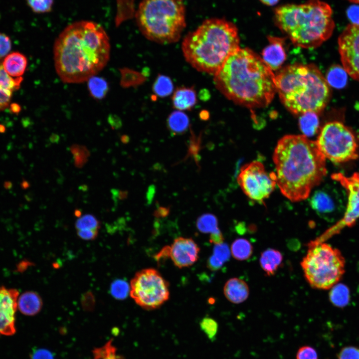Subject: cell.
Returning a JSON list of instances; mask_svg holds the SVG:
<instances>
[{
    "label": "cell",
    "instance_id": "42",
    "mask_svg": "<svg viewBox=\"0 0 359 359\" xmlns=\"http://www.w3.org/2000/svg\"><path fill=\"white\" fill-rule=\"evenodd\" d=\"M11 48V42L9 36L0 32V58L7 56Z\"/></svg>",
    "mask_w": 359,
    "mask_h": 359
},
{
    "label": "cell",
    "instance_id": "44",
    "mask_svg": "<svg viewBox=\"0 0 359 359\" xmlns=\"http://www.w3.org/2000/svg\"><path fill=\"white\" fill-rule=\"evenodd\" d=\"M347 14L351 23L359 24V6L353 5L347 10Z\"/></svg>",
    "mask_w": 359,
    "mask_h": 359
},
{
    "label": "cell",
    "instance_id": "29",
    "mask_svg": "<svg viewBox=\"0 0 359 359\" xmlns=\"http://www.w3.org/2000/svg\"><path fill=\"white\" fill-rule=\"evenodd\" d=\"M331 289L329 297L331 302L339 307L347 305L350 300L348 288L343 284H336Z\"/></svg>",
    "mask_w": 359,
    "mask_h": 359
},
{
    "label": "cell",
    "instance_id": "19",
    "mask_svg": "<svg viewBox=\"0 0 359 359\" xmlns=\"http://www.w3.org/2000/svg\"><path fill=\"white\" fill-rule=\"evenodd\" d=\"M223 293L226 299L230 302L239 304L247 299L249 289L244 280L238 278H232L225 284Z\"/></svg>",
    "mask_w": 359,
    "mask_h": 359
},
{
    "label": "cell",
    "instance_id": "1",
    "mask_svg": "<svg viewBox=\"0 0 359 359\" xmlns=\"http://www.w3.org/2000/svg\"><path fill=\"white\" fill-rule=\"evenodd\" d=\"M109 37L98 23L78 21L67 26L53 45L56 72L68 84L86 82L107 65L110 56Z\"/></svg>",
    "mask_w": 359,
    "mask_h": 359
},
{
    "label": "cell",
    "instance_id": "2",
    "mask_svg": "<svg viewBox=\"0 0 359 359\" xmlns=\"http://www.w3.org/2000/svg\"><path fill=\"white\" fill-rule=\"evenodd\" d=\"M326 159L316 141L303 135L281 138L273 160L277 185L281 193L293 202L308 198L326 176Z\"/></svg>",
    "mask_w": 359,
    "mask_h": 359
},
{
    "label": "cell",
    "instance_id": "30",
    "mask_svg": "<svg viewBox=\"0 0 359 359\" xmlns=\"http://www.w3.org/2000/svg\"><path fill=\"white\" fill-rule=\"evenodd\" d=\"M174 85L171 79L164 75H159L153 86V91L155 95L160 97L170 95L173 91Z\"/></svg>",
    "mask_w": 359,
    "mask_h": 359
},
{
    "label": "cell",
    "instance_id": "18",
    "mask_svg": "<svg viewBox=\"0 0 359 359\" xmlns=\"http://www.w3.org/2000/svg\"><path fill=\"white\" fill-rule=\"evenodd\" d=\"M22 78H13L4 70L0 62V110L6 108L13 92L19 87Z\"/></svg>",
    "mask_w": 359,
    "mask_h": 359
},
{
    "label": "cell",
    "instance_id": "51",
    "mask_svg": "<svg viewBox=\"0 0 359 359\" xmlns=\"http://www.w3.org/2000/svg\"><path fill=\"white\" fill-rule=\"evenodd\" d=\"M263 3L267 5H273L276 4L279 0H260Z\"/></svg>",
    "mask_w": 359,
    "mask_h": 359
},
{
    "label": "cell",
    "instance_id": "32",
    "mask_svg": "<svg viewBox=\"0 0 359 359\" xmlns=\"http://www.w3.org/2000/svg\"><path fill=\"white\" fill-rule=\"evenodd\" d=\"M75 227L77 230L83 229L98 230L100 221L93 215L86 214L81 216L76 221Z\"/></svg>",
    "mask_w": 359,
    "mask_h": 359
},
{
    "label": "cell",
    "instance_id": "21",
    "mask_svg": "<svg viewBox=\"0 0 359 359\" xmlns=\"http://www.w3.org/2000/svg\"><path fill=\"white\" fill-rule=\"evenodd\" d=\"M196 92L192 87L177 88L172 97L173 106L180 111L189 110L196 103Z\"/></svg>",
    "mask_w": 359,
    "mask_h": 359
},
{
    "label": "cell",
    "instance_id": "53",
    "mask_svg": "<svg viewBox=\"0 0 359 359\" xmlns=\"http://www.w3.org/2000/svg\"><path fill=\"white\" fill-rule=\"evenodd\" d=\"M129 140L130 139H129L128 136H125V135H124V136L123 135V136H122V137L121 138V141L124 144H126V143H128L129 141Z\"/></svg>",
    "mask_w": 359,
    "mask_h": 359
},
{
    "label": "cell",
    "instance_id": "12",
    "mask_svg": "<svg viewBox=\"0 0 359 359\" xmlns=\"http://www.w3.org/2000/svg\"><path fill=\"white\" fill-rule=\"evenodd\" d=\"M338 43L343 67L349 76L359 81V24H348Z\"/></svg>",
    "mask_w": 359,
    "mask_h": 359
},
{
    "label": "cell",
    "instance_id": "10",
    "mask_svg": "<svg viewBox=\"0 0 359 359\" xmlns=\"http://www.w3.org/2000/svg\"><path fill=\"white\" fill-rule=\"evenodd\" d=\"M130 287L131 297L146 310L159 308L170 297L168 282L154 268L137 272L131 281Z\"/></svg>",
    "mask_w": 359,
    "mask_h": 359
},
{
    "label": "cell",
    "instance_id": "40",
    "mask_svg": "<svg viewBox=\"0 0 359 359\" xmlns=\"http://www.w3.org/2000/svg\"><path fill=\"white\" fill-rule=\"evenodd\" d=\"M338 359H359V348L355 346H346L341 349L337 355Z\"/></svg>",
    "mask_w": 359,
    "mask_h": 359
},
{
    "label": "cell",
    "instance_id": "27",
    "mask_svg": "<svg viewBox=\"0 0 359 359\" xmlns=\"http://www.w3.org/2000/svg\"><path fill=\"white\" fill-rule=\"evenodd\" d=\"M87 87L90 95L95 99L101 100L107 94L109 85L103 77L94 75L87 81Z\"/></svg>",
    "mask_w": 359,
    "mask_h": 359
},
{
    "label": "cell",
    "instance_id": "20",
    "mask_svg": "<svg viewBox=\"0 0 359 359\" xmlns=\"http://www.w3.org/2000/svg\"><path fill=\"white\" fill-rule=\"evenodd\" d=\"M42 307V299L35 292L26 291L18 298L17 308L24 315H35L40 311Z\"/></svg>",
    "mask_w": 359,
    "mask_h": 359
},
{
    "label": "cell",
    "instance_id": "41",
    "mask_svg": "<svg viewBox=\"0 0 359 359\" xmlns=\"http://www.w3.org/2000/svg\"><path fill=\"white\" fill-rule=\"evenodd\" d=\"M296 359H318V354L314 348L309 346L300 348L296 354Z\"/></svg>",
    "mask_w": 359,
    "mask_h": 359
},
{
    "label": "cell",
    "instance_id": "5",
    "mask_svg": "<svg viewBox=\"0 0 359 359\" xmlns=\"http://www.w3.org/2000/svg\"><path fill=\"white\" fill-rule=\"evenodd\" d=\"M275 85L282 103L295 115L307 112L320 113L331 96L325 77L312 64L286 66L275 75Z\"/></svg>",
    "mask_w": 359,
    "mask_h": 359
},
{
    "label": "cell",
    "instance_id": "25",
    "mask_svg": "<svg viewBox=\"0 0 359 359\" xmlns=\"http://www.w3.org/2000/svg\"><path fill=\"white\" fill-rule=\"evenodd\" d=\"M299 124L303 135L307 137L314 136L318 132L319 127L318 114L307 112L300 115Z\"/></svg>",
    "mask_w": 359,
    "mask_h": 359
},
{
    "label": "cell",
    "instance_id": "34",
    "mask_svg": "<svg viewBox=\"0 0 359 359\" xmlns=\"http://www.w3.org/2000/svg\"><path fill=\"white\" fill-rule=\"evenodd\" d=\"M130 287L127 282L123 280H117L111 286L112 295L117 299H125L130 292Z\"/></svg>",
    "mask_w": 359,
    "mask_h": 359
},
{
    "label": "cell",
    "instance_id": "37",
    "mask_svg": "<svg viewBox=\"0 0 359 359\" xmlns=\"http://www.w3.org/2000/svg\"><path fill=\"white\" fill-rule=\"evenodd\" d=\"M94 356L96 359H122L116 355L115 348L110 342L102 348L96 349L94 352Z\"/></svg>",
    "mask_w": 359,
    "mask_h": 359
},
{
    "label": "cell",
    "instance_id": "54",
    "mask_svg": "<svg viewBox=\"0 0 359 359\" xmlns=\"http://www.w3.org/2000/svg\"><path fill=\"white\" fill-rule=\"evenodd\" d=\"M75 214L79 217L81 216V212L79 210H76L75 211Z\"/></svg>",
    "mask_w": 359,
    "mask_h": 359
},
{
    "label": "cell",
    "instance_id": "26",
    "mask_svg": "<svg viewBox=\"0 0 359 359\" xmlns=\"http://www.w3.org/2000/svg\"><path fill=\"white\" fill-rule=\"evenodd\" d=\"M348 74L343 66H332L327 71L326 79L329 85L334 88H344L347 83Z\"/></svg>",
    "mask_w": 359,
    "mask_h": 359
},
{
    "label": "cell",
    "instance_id": "47",
    "mask_svg": "<svg viewBox=\"0 0 359 359\" xmlns=\"http://www.w3.org/2000/svg\"><path fill=\"white\" fill-rule=\"evenodd\" d=\"M170 212L169 207L160 206L157 207L153 214L157 218H163L167 216Z\"/></svg>",
    "mask_w": 359,
    "mask_h": 359
},
{
    "label": "cell",
    "instance_id": "28",
    "mask_svg": "<svg viewBox=\"0 0 359 359\" xmlns=\"http://www.w3.org/2000/svg\"><path fill=\"white\" fill-rule=\"evenodd\" d=\"M253 247L250 242L244 238L235 240L231 246L232 256L238 260H245L252 255Z\"/></svg>",
    "mask_w": 359,
    "mask_h": 359
},
{
    "label": "cell",
    "instance_id": "46",
    "mask_svg": "<svg viewBox=\"0 0 359 359\" xmlns=\"http://www.w3.org/2000/svg\"><path fill=\"white\" fill-rule=\"evenodd\" d=\"M223 264L217 260L212 255L210 256L207 262V266L210 270L216 271L223 266Z\"/></svg>",
    "mask_w": 359,
    "mask_h": 359
},
{
    "label": "cell",
    "instance_id": "16",
    "mask_svg": "<svg viewBox=\"0 0 359 359\" xmlns=\"http://www.w3.org/2000/svg\"><path fill=\"white\" fill-rule=\"evenodd\" d=\"M333 193L326 188L316 190L310 200L311 207L320 215L327 217L338 213L339 202Z\"/></svg>",
    "mask_w": 359,
    "mask_h": 359
},
{
    "label": "cell",
    "instance_id": "6",
    "mask_svg": "<svg viewBox=\"0 0 359 359\" xmlns=\"http://www.w3.org/2000/svg\"><path fill=\"white\" fill-rule=\"evenodd\" d=\"M331 6L320 0L276 8L275 24L296 46L315 48L332 35L335 26Z\"/></svg>",
    "mask_w": 359,
    "mask_h": 359
},
{
    "label": "cell",
    "instance_id": "31",
    "mask_svg": "<svg viewBox=\"0 0 359 359\" xmlns=\"http://www.w3.org/2000/svg\"><path fill=\"white\" fill-rule=\"evenodd\" d=\"M196 226L199 231L204 233H213L219 230L217 217L211 213H204L197 219Z\"/></svg>",
    "mask_w": 359,
    "mask_h": 359
},
{
    "label": "cell",
    "instance_id": "50",
    "mask_svg": "<svg viewBox=\"0 0 359 359\" xmlns=\"http://www.w3.org/2000/svg\"><path fill=\"white\" fill-rule=\"evenodd\" d=\"M156 193V187L154 185H151L148 189L146 193V199L148 204H150L153 201Z\"/></svg>",
    "mask_w": 359,
    "mask_h": 359
},
{
    "label": "cell",
    "instance_id": "4",
    "mask_svg": "<svg viewBox=\"0 0 359 359\" xmlns=\"http://www.w3.org/2000/svg\"><path fill=\"white\" fill-rule=\"evenodd\" d=\"M240 48L236 26L223 18L204 20L184 38L185 60L199 72L214 75L228 57Z\"/></svg>",
    "mask_w": 359,
    "mask_h": 359
},
{
    "label": "cell",
    "instance_id": "9",
    "mask_svg": "<svg viewBox=\"0 0 359 359\" xmlns=\"http://www.w3.org/2000/svg\"><path fill=\"white\" fill-rule=\"evenodd\" d=\"M316 142L326 159L333 163H344L356 160L359 157V147L355 135L340 122L336 121L326 124Z\"/></svg>",
    "mask_w": 359,
    "mask_h": 359
},
{
    "label": "cell",
    "instance_id": "7",
    "mask_svg": "<svg viewBox=\"0 0 359 359\" xmlns=\"http://www.w3.org/2000/svg\"><path fill=\"white\" fill-rule=\"evenodd\" d=\"M135 17L143 35L161 44L178 41L186 26L181 0H142Z\"/></svg>",
    "mask_w": 359,
    "mask_h": 359
},
{
    "label": "cell",
    "instance_id": "15",
    "mask_svg": "<svg viewBox=\"0 0 359 359\" xmlns=\"http://www.w3.org/2000/svg\"><path fill=\"white\" fill-rule=\"evenodd\" d=\"M199 251L192 239L179 237L169 246V257L176 267L182 268L192 265L197 260Z\"/></svg>",
    "mask_w": 359,
    "mask_h": 359
},
{
    "label": "cell",
    "instance_id": "17",
    "mask_svg": "<svg viewBox=\"0 0 359 359\" xmlns=\"http://www.w3.org/2000/svg\"><path fill=\"white\" fill-rule=\"evenodd\" d=\"M269 43L262 52V59L273 70L279 69L286 58L284 48V39L274 37H268Z\"/></svg>",
    "mask_w": 359,
    "mask_h": 359
},
{
    "label": "cell",
    "instance_id": "45",
    "mask_svg": "<svg viewBox=\"0 0 359 359\" xmlns=\"http://www.w3.org/2000/svg\"><path fill=\"white\" fill-rule=\"evenodd\" d=\"M31 359H54L52 353L45 349H40L34 351Z\"/></svg>",
    "mask_w": 359,
    "mask_h": 359
},
{
    "label": "cell",
    "instance_id": "49",
    "mask_svg": "<svg viewBox=\"0 0 359 359\" xmlns=\"http://www.w3.org/2000/svg\"><path fill=\"white\" fill-rule=\"evenodd\" d=\"M210 243L217 244L223 242V237L220 230H218L210 234L209 238Z\"/></svg>",
    "mask_w": 359,
    "mask_h": 359
},
{
    "label": "cell",
    "instance_id": "11",
    "mask_svg": "<svg viewBox=\"0 0 359 359\" xmlns=\"http://www.w3.org/2000/svg\"><path fill=\"white\" fill-rule=\"evenodd\" d=\"M243 192L251 200L263 202L277 185L275 173H268L263 164L255 161L243 166L237 179Z\"/></svg>",
    "mask_w": 359,
    "mask_h": 359
},
{
    "label": "cell",
    "instance_id": "22",
    "mask_svg": "<svg viewBox=\"0 0 359 359\" xmlns=\"http://www.w3.org/2000/svg\"><path fill=\"white\" fill-rule=\"evenodd\" d=\"M7 73L13 78H19L24 74L27 64L26 57L22 53L13 52L8 54L2 62Z\"/></svg>",
    "mask_w": 359,
    "mask_h": 359
},
{
    "label": "cell",
    "instance_id": "33",
    "mask_svg": "<svg viewBox=\"0 0 359 359\" xmlns=\"http://www.w3.org/2000/svg\"><path fill=\"white\" fill-rule=\"evenodd\" d=\"M121 77L120 85L126 88L138 84L140 78L138 73L130 69L124 68L120 69Z\"/></svg>",
    "mask_w": 359,
    "mask_h": 359
},
{
    "label": "cell",
    "instance_id": "35",
    "mask_svg": "<svg viewBox=\"0 0 359 359\" xmlns=\"http://www.w3.org/2000/svg\"><path fill=\"white\" fill-rule=\"evenodd\" d=\"M28 6L33 12L43 13L50 12L52 8L54 0H25Z\"/></svg>",
    "mask_w": 359,
    "mask_h": 359
},
{
    "label": "cell",
    "instance_id": "14",
    "mask_svg": "<svg viewBox=\"0 0 359 359\" xmlns=\"http://www.w3.org/2000/svg\"><path fill=\"white\" fill-rule=\"evenodd\" d=\"M19 292L14 288L0 287V336L15 334V314Z\"/></svg>",
    "mask_w": 359,
    "mask_h": 359
},
{
    "label": "cell",
    "instance_id": "24",
    "mask_svg": "<svg viewBox=\"0 0 359 359\" xmlns=\"http://www.w3.org/2000/svg\"><path fill=\"white\" fill-rule=\"evenodd\" d=\"M168 127L175 134H181L186 132L189 127V120L186 114L181 111L173 112L167 120Z\"/></svg>",
    "mask_w": 359,
    "mask_h": 359
},
{
    "label": "cell",
    "instance_id": "48",
    "mask_svg": "<svg viewBox=\"0 0 359 359\" xmlns=\"http://www.w3.org/2000/svg\"><path fill=\"white\" fill-rule=\"evenodd\" d=\"M108 122L113 129H118L122 126V122L120 118L116 115L109 116Z\"/></svg>",
    "mask_w": 359,
    "mask_h": 359
},
{
    "label": "cell",
    "instance_id": "3",
    "mask_svg": "<svg viewBox=\"0 0 359 359\" xmlns=\"http://www.w3.org/2000/svg\"><path fill=\"white\" fill-rule=\"evenodd\" d=\"M216 88L228 99L247 108H261L273 100L275 75L262 58L239 48L213 75Z\"/></svg>",
    "mask_w": 359,
    "mask_h": 359
},
{
    "label": "cell",
    "instance_id": "23",
    "mask_svg": "<svg viewBox=\"0 0 359 359\" xmlns=\"http://www.w3.org/2000/svg\"><path fill=\"white\" fill-rule=\"evenodd\" d=\"M283 260V256L277 250L268 248L261 254L259 262L260 266L267 276L275 274Z\"/></svg>",
    "mask_w": 359,
    "mask_h": 359
},
{
    "label": "cell",
    "instance_id": "38",
    "mask_svg": "<svg viewBox=\"0 0 359 359\" xmlns=\"http://www.w3.org/2000/svg\"><path fill=\"white\" fill-rule=\"evenodd\" d=\"M212 255L223 264L229 259L230 256V250L228 245L223 242L215 244Z\"/></svg>",
    "mask_w": 359,
    "mask_h": 359
},
{
    "label": "cell",
    "instance_id": "43",
    "mask_svg": "<svg viewBox=\"0 0 359 359\" xmlns=\"http://www.w3.org/2000/svg\"><path fill=\"white\" fill-rule=\"evenodd\" d=\"M78 236L82 239L93 240L96 238L98 233V230L83 229L78 230L77 232Z\"/></svg>",
    "mask_w": 359,
    "mask_h": 359
},
{
    "label": "cell",
    "instance_id": "36",
    "mask_svg": "<svg viewBox=\"0 0 359 359\" xmlns=\"http://www.w3.org/2000/svg\"><path fill=\"white\" fill-rule=\"evenodd\" d=\"M199 325L208 339L211 340L215 339L217 332L218 324L214 319L207 317H204L200 322Z\"/></svg>",
    "mask_w": 359,
    "mask_h": 359
},
{
    "label": "cell",
    "instance_id": "55",
    "mask_svg": "<svg viewBox=\"0 0 359 359\" xmlns=\"http://www.w3.org/2000/svg\"><path fill=\"white\" fill-rule=\"evenodd\" d=\"M350 1V2L355 3H359V0H348Z\"/></svg>",
    "mask_w": 359,
    "mask_h": 359
},
{
    "label": "cell",
    "instance_id": "52",
    "mask_svg": "<svg viewBox=\"0 0 359 359\" xmlns=\"http://www.w3.org/2000/svg\"><path fill=\"white\" fill-rule=\"evenodd\" d=\"M50 140L52 143H56L59 141V137L56 134H52L50 138Z\"/></svg>",
    "mask_w": 359,
    "mask_h": 359
},
{
    "label": "cell",
    "instance_id": "13",
    "mask_svg": "<svg viewBox=\"0 0 359 359\" xmlns=\"http://www.w3.org/2000/svg\"><path fill=\"white\" fill-rule=\"evenodd\" d=\"M331 178L345 189L348 199L343 217L329 230L326 236L335 233L345 226H352L359 218V173H355L350 177H346L342 173H336L332 175Z\"/></svg>",
    "mask_w": 359,
    "mask_h": 359
},
{
    "label": "cell",
    "instance_id": "39",
    "mask_svg": "<svg viewBox=\"0 0 359 359\" xmlns=\"http://www.w3.org/2000/svg\"><path fill=\"white\" fill-rule=\"evenodd\" d=\"M191 136L187 157H193L195 162L198 163L199 161L198 153L200 149V136L197 137L193 134Z\"/></svg>",
    "mask_w": 359,
    "mask_h": 359
},
{
    "label": "cell",
    "instance_id": "8",
    "mask_svg": "<svg viewBox=\"0 0 359 359\" xmlns=\"http://www.w3.org/2000/svg\"><path fill=\"white\" fill-rule=\"evenodd\" d=\"M309 245L301 262L305 279L312 288L331 289L338 283L345 272V259L338 249L327 243H310Z\"/></svg>",
    "mask_w": 359,
    "mask_h": 359
}]
</instances>
